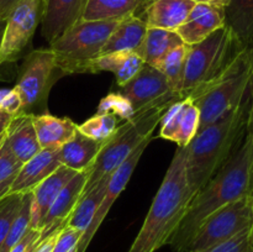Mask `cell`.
Listing matches in <instances>:
<instances>
[{"instance_id":"cell-3","label":"cell","mask_w":253,"mask_h":252,"mask_svg":"<svg viewBox=\"0 0 253 252\" xmlns=\"http://www.w3.org/2000/svg\"><path fill=\"white\" fill-rule=\"evenodd\" d=\"M249 94L231 111L200 130L185 146L187 179L197 194L226 163L246 136Z\"/></svg>"},{"instance_id":"cell-1","label":"cell","mask_w":253,"mask_h":252,"mask_svg":"<svg viewBox=\"0 0 253 252\" xmlns=\"http://www.w3.org/2000/svg\"><path fill=\"white\" fill-rule=\"evenodd\" d=\"M253 167V137L245 136L231 157L193 197L182 222L168 245L175 252H187L195 232L212 212L249 194Z\"/></svg>"},{"instance_id":"cell-20","label":"cell","mask_w":253,"mask_h":252,"mask_svg":"<svg viewBox=\"0 0 253 252\" xmlns=\"http://www.w3.org/2000/svg\"><path fill=\"white\" fill-rule=\"evenodd\" d=\"M145 66L143 59L135 51L116 52L104 54L89 63L86 73L111 72L115 76L118 85L124 86L130 82Z\"/></svg>"},{"instance_id":"cell-15","label":"cell","mask_w":253,"mask_h":252,"mask_svg":"<svg viewBox=\"0 0 253 252\" xmlns=\"http://www.w3.org/2000/svg\"><path fill=\"white\" fill-rule=\"evenodd\" d=\"M59 166V148H42L36 156L22 165L7 194H26L32 192Z\"/></svg>"},{"instance_id":"cell-46","label":"cell","mask_w":253,"mask_h":252,"mask_svg":"<svg viewBox=\"0 0 253 252\" xmlns=\"http://www.w3.org/2000/svg\"><path fill=\"white\" fill-rule=\"evenodd\" d=\"M250 197V199H251L252 202V207H253V167H252V172H251V179H250V187H249V194H247Z\"/></svg>"},{"instance_id":"cell-42","label":"cell","mask_w":253,"mask_h":252,"mask_svg":"<svg viewBox=\"0 0 253 252\" xmlns=\"http://www.w3.org/2000/svg\"><path fill=\"white\" fill-rule=\"evenodd\" d=\"M19 1L20 0H0V17L6 19L7 14Z\"/></svg>"},{"instance_id":"cell-29","label":"cell","mask_w":253,"mask_h":252,"mask_svg":"<svg viewBox=\"0 0 253 252\" xmlns=\"http://www.w3.org/2000/svg\"><path fill=\"white\" fill-rule=\"evenodd\" d=\"M31 199L32 193L29 192L24 194L22 204L17 212L16 217L12 221L7 236L0 247V252H10L31 229Z\"/></svg>"},{"instance_id":"cell-18","label":"cell","mask_w":253,"mask_h":252,"mask_svg":"<svg viewBox=\"0 0 253 252\" xmlns=\"http://www.w3.org/2000/svg\"><path fill=\"white\" fill-rule=\"evenodd\" d=\"M195 6L192 0H152L142 14L148 27L177 31Z\"/></svg>"},{"instance_id":"cell-43","label":"cell","mask_w":253,"mask_h":252,"mask_svg":"<svg viewBox=\"0 0 253 252\" xmlns=\"http://www.w3.org/2000/svg\"><path fill=\"white\" fill-rule=\"evenodd\" d=\"M195 4H208V5H214V6L219 7H226L229 4L230 0H192Z\"/></svg>"},{"instance_id":"cell-2","label":"cell","mask_w":253,"mask_h":252,"mask_svg":"<svg viewBox=\"0 0 253 252\" xmlns=\"http://www.w3.org/2000/svg\"><path fill=\"white\" fill-rule=\"evenodd\" d=\"M185 169V147H178L148 210L142 227L127 252H156L168 245L192 202Z\"/></svg>"},{"instance_id":"cell-41","label":"cell","mask_w":253,"mask_h":252,"mask_svg":"<svg viewBox=\"0 0 253 252\" xmlns=\"http://www.w3.org/2000/svg\"><path fill=\"white\" fill-rule=\"evenodd\" d=\"M14 118V115H11V114L6 113V111L0 109V135H1L2 132H5V131L10 127Z\"/></svg>"},{"instance_id":"cell-6","label":"cell","mask_w":253,"mask_h":252,"mask_svg":"<svg viewBox=\"0 0 253 252\" xmlns=\"http://www.w3.org/2000/svg\"><path fill=\"white\" fill-rule=\"evenodd\" d=\"M229 27L212 32L199 43L188 46L182 95L190 96L216 79L241 51Z\"/></svg>"},{"instance_id":"cell-8","label":"cell","mask_w":253,"mask_h":252,"mask_svg":"<svg viewBox=\"0 0 253 252\" xmlns=\"http://www.w3.org/2000/svg\"><path fill=\"white\" fill-rule=\"evenodd\" d=\"M119 21L79 20L67 30L49 48L54 52L59 68L64 74L86 73L93 59L100 56L101 48Z\"/></svg>"},{"instance_id":"cell-22","label":"cell","mask_w":253,"mask_h":252,"mask_svg":"<svg viewBox=\"0 0 253 252\" xmlns=\"http://www.w3.org/2000/svg\"><path fill=\"white\" fill-rule=\"evenodd\" d=\"M35 131L41 148H61L78 131V125L68 118H57L49 113L32 116Z\"/></svg>"},{"instance_id":"cell-30","label":"cell","mask_w":253,"mask_h":252,"mask_svg":"<svg viewBox=\"0 0 253 252\" xmlns=\"http://www.w3.org/2000/svg\"><path fill=\"white\" fill-rule=\"evenodd\" d=\"M120 126V120L108 114H98L91 116L82 125H78V131L99 142H106Z\"/></svg>"},{"instance_id":"cell-19","label":"cell","mask_w":253,"mask_h":252,"mask_svg":"<svg viewBox=\"0 0 253 252\" xmlns=\"http://www.w3.org/2000/svg\"><path fill=\"white\" fill-rule=\"evenodd\" d=\"M152 0H86L82 20L120 21L128 16L142 17Z\"/></svg>"},{"instance_id":"cell-14","label":"cell","mask_w":253,"mask_h":252,"mask_svg":"<svg viewBox=\"0 0 253 252\" xmlns=\"http://www.w3.org/2000/svg\"><path fill=\"white\" fill-rule=\"evenodd\" d=\"M89 172H78L58 193L51 208L47 211L41 226V240L58 227L66 225L67 219L78 204L88 180Z\"/></svg>"},{"instance_id":"cell-9","label":"cell","mask_w":253,"mask_h":252,"mask_svg":"<svg viewBox=\"0 0 253 252\" xmlns=\"http://www.w3.org/2000/svg\"><path fill=\"white\" fill-rule=\"evenodd\" d=\"M250 226H253V207L249 195H245L209 215L195 232L187 252H208Z\"/></svg>"},{"instance_id":"cell-23","label":"cell","mask_w":253,"mask_h":252,"mask_svg":"<svg viewBox=\"0 0 253 252\" xmlns=\"http://www.w3.org/2000/svg\"><path fill=\"white\" fill-rule=\"evenodd\" d=\"M147 24L140 16H128L120 20L101 48L100 56L116 52L136 51L147 32Z\"/></svg>"},{"instance_id":"cell-16","label":"cell","mask_w":253,"mask_h":252,"mask_svg":"<svg viewBox=\"0 0 253 252\" xmlns=\"http://www.w3.org/2000/svg\"><path fill=\"white\" fill-rule=\"evenodd\" d=\"M225 26L224 7L208 4H195L189 16L182 26L177 29V34L188 46L199 43L203 40Z\"/></svg>"},{"instance_id":"cell-37","label":"cell","mask_w":253,"mask_h":252,"mask_svg":"<svg viewBox=\"0 0 253 252\" xmlns=\"http://www.w3.org/2000/svg\"><path fill=\"white\" fill-rule=\"evenodd\" d=\"M82 236L83 232L66 224L59 230L52 252H77Z\"/></svg>"},{"instance_id":"cell-21","label":"cell","mask_w":253,"mask_h":252,"mask_svg":"<svg viewBox=\"0 0 253 252\" xmlns=\"http://www.w3.org/2000/svg\"><path fill=\"white\" fill-rule=\"evenodd\" d=\"M104 143L77 131L74 137L59 148V162L76 172H89Z\"/></svg>"},{"instance_id":"cell-39","label":"cell","mask_w":253,"mask_h":252,"mask_svg":"<svg viewBox=\"0 0 253 252\" xmlns=\"http://www.w3.org/2000/svg\"><path fill=\"white\" fill-rule=\"evenodd\" d=\"M62 227H58V229H56L54 231H52L51 234L47 235L44 239L40 240V242L37 244V246L32 250V252H52L53 251L54 242H56L57 236H58V232Z\"/></svg>"},{"instance_id":"cell-36","label":"cell","mask_w":253,"mask_h":252,"mask_svg":"<svg viewBox=\"0 0 253 252\" xmlns=\"http://www.w3.org/2000/svg\"><path fill=\"white\" fill-rule=\"evenodd\" d=\"M253 240V226L242 230L231 239L216 245L208 252H244Z\"/></svg>"},{"instance_id":"cell-48","label":"cell","mask_w":253,"mask_h":252,"mask_svg":"<svg viewBox=\"0 0 253 252\" xmlns=\"http://www.w3.org/2000/svg\"><path fill=\"white\" fill-rule=\"evenodd\" d=\"M244 252H253V240H252V242H251V244H250L249 246L246 247V250H245Z\"/></svg>"},{"instance_id":"cell-28","label":"cell","mask_w":253,"mask_h":252,"mask_svg":"<svg viewBox=\"0 0 253 252\" xmlns=\"http://www.w3.org/2000/svg\"><path fill=\"white\" fill-rule=\"evenodd\" d=\"M188 44H180L174 49L168 52L156 66L158 71L162 72L169 83L170 90L174 93L180 94L182 90L183 74H184L185 58H187ZM183 96V95H182Z\"/></svg>"},{"instance_id":"cell-38","label":"cell","mask_w":253,"mask_h":252,"mask_svg":"<svg viewBox=\"0 0 253 252\" xmlns=\"http://www.w3.org/2000/svg\"><path fill=\"white\" fill-rule=\"evenodd\" d=\"M0 109L14 116L19 115L21 110V98L15 86L10 90H0Z\"/></svg>"},{"instance_id":"cell-13","label":"cell","mask_w":253,"mask_h":252,"mask_svg":"<svg viewBox=\"0 0 253 252\" xmlns=\"http://www.w3.org/2000/svg\"><path fill=\"white\" fill-rule=\"evenodd\" d=\"M85 4L86 0H43L41 31L48 44L82 20Z\"/></svg>"},{"instance_id":"cell-47","label":"cell","mask_w":253,"mask_h":252,"mask_svg":"<svg viewBox=\"0 0 253 252\" xmlns=\"http://www.w3.org/2000/svg\"><path fill=\"white\" fill-rule=\"evenodd\" d=\"M6 136H7V130L5 131V132H2L1 135H0V147H1L2 143L5 142V140H6Z\"/></svg>"},{"instance_id":"cell-7","label":"cell","mask_w":253,"mask_h":252,"mask_svg":"<svg viewBox=\"0 0 253 252\" xmlns=\"http://www.w3.org/2000/svg\"><path fill=\"white\" fill-rule=\"evenodd\" d=\"M66 74L57 63L51 48L32 49L24 57L15 89L21 98L17 116H36L48 113V96L53 84Z\"/></svg>"},{"instance_id":"cell-24","label":"cell","mask_w":253,"mask_h":252,"mask_svg":"<svg viewBox=\"0 0 253 252\" xmlns=\"http://www.w3.org/2000/svg\"><path fill=\"white\" fill-rule=\"evenodd\" d=\"M15 157L24 165L42 150L32 124V116H15L5 140Z\"/></svg>"},{"instance_id":"cell-11","label":"cell","mask_w":253,"mask_h":252,"mask_svg":"<svg viewBox=\"0 0 253 252\" xmlns=\"http://www.w3.org/2000/svg\"><path fill=\"white\" fill-rule=\"evenodd\" d=\"M153 140L152 137L147 138V140L143 141L115 170L110 174L108 179V185H106L105 194H104L103 200H101V204L99 207L98 211L94 215V219L91 221L90 226L86 229V231L84 232L83 236H82L81 242H79L78 247H77V252H85L88 246L90 245L91 240H93L94 235L96 234V231L99 230L100 225L103 224L104 219L106 217V215L110 211L111 207H113L114 202L120 197L121 193L124 192V189L126 188L127 183L130 182L131 175H132L133 170L137 167L138 162L141 160V156L143 155L145 150L147 148V146L150 145L151 141Z\"/></svg>"},{"instance_id":"cell-4","label":"cell","mask_w":253,"mask_h":252,"mask_svg":"<svg viewBox=\"0 0 253 252\" xmlns=\"http://www.w3.org/2000/svg\"><path fill=\"white\" fill-rule=\"evenodd\" d=\"M180 94L170 91L161 96L153 103L136 111L128 120L124 121L116 132L104 143L93 167L89 170V177L84 187L83 195L93 189L98 182L108 179L111 173L141 145L145 140L152 137L156 126L160 125L166 110L174 101L183 99Z\"/></svg>"},{"instance_id":"cell-32","label":"cell","mask_w":253,"mask_h":252,"mask_svg":"<svg viewBox=\"0 0 253 252\" xmlns=\"http://www.w3.org/2000/svg\"><path fill=\"white\" fill-rule=\"evenodd\" d=\"M135 109L132 108L130 101L120 93H109L100 100L98 106V114H108L115 116L120 121H126L135 114Z\"/></svg>"},{"instance_id":"cell-25","label":"cell","mask_w":253,"mask_h":252,"mask_svg":"<svg viewBox=\"0 0 253 252\" xmlns=\"http://www.w3.org/2000/svg\"><path fill=\"white\" fill-rule=\"evenodd\" d=\"M224 10L225 26L241 48L253 51V0H230Z\"/></svg>"},{"instance_id":"cell-10","label":"cell","mask_w":253,"mask_h":252,"mask_svg":"<svg viewBox=\"0 0 253 252\" xmlns=\"http://www.w3.org/2000/svg\"><path fill=\"white\" fill-rule=\"evenodd\" d=\"M43 0H20L6 16L4 36L0 46V66L12 63L26 56L41 24Z\"/></svg>"},{"instance_id":"cell-33","label":"cell","mask_w":253,"mask_h":252,"mask_svg":"<svg viewBox=\"0 0 253 252\" xmlns=\"http://www.w3.org/2000/svg\"><path fill=\"white\" fill-rule=\"evenodd\" d=\"M185 105H187V98H183L174 101V103L166 110L165 115L162 116L160 123V137L174 142L175 136H177L178 130H179L180 121H182Z\"/></svg>"},{"instance_id":"cell-12","label":"cell","mask_w":253,"mask_h":252,"mask_svg":"<svg viewBox=\"0 0 253 252\" xmlns=\"http://www.w3.org/2000/svg\"><path fill=\"white\" fill-rule=\"evenodd\" d=\"M170 91L169 83L165 74L156 67L146 63L130 82L120 88V93L130 101L135 111L145 108Z\"/></svg>"},{"instance_id":"cell-44","label":"cell","mask_w":253,"mask_h":252,"mask_svg":"<svg viewBox=\"0 0 253 252\" xmlns=\"http://www.w3.org/2000/svg\"><path fill=\"white\" fill-rule=\"evenodd\" d=\"M12 182H4V183H0V199H1L2 197H5V195L9 193V188L10 185H11Z\"/></svg>"},{"instance_id":"cell-26","label":"cell","mask_w":253,"mask_h":252,"mask_svg":"<svg viewBox=\"0 0 253 252\" xmlns=\"http://www.w3.org/2000/svg\"><path fill=\"white\" fill-rule=\"evenodd\" d=\"M180 44H184V42L182 41L177 31L148 27L142 43L135 52L146 64L156 67L168 52Z\"/></svg>"},{"instance_id":"cell-35","label":"cell","mask_w":253,"mask_h":252,"mask_svg":"<svg viewBox=\"0 0 253 252\" xmlns=\"http://www.w3.org/2000/svg\"><path fill=\"white\" fill-rule=\"evenodd\" d=\"M21 167L22 163L15 157L6 143H2L0 147V183L12 182Z\"/></svg>"},{"instance_id":"cell-31","label":"cell","mask_w":253,"mask_h":252,"mask_svg":"<svg viewBox=\"0 0 253 252\" xmlns=\"http://www.w3.org/2000/svg\"><path fill=\"white\" fill-rule=\"evenodd\" d=\"M200 124V113L198 106L195 105L193 99L187 96V105H185L184 113H183L182 121H180L179 130L175 136L174 142L178 147H185L190 143V141L194 138L198 133Z\"/></svg>"},{"instance_id":"cell-17","label":"cell","mask_w":253,"mask_h":252,"mask_svg":"<svg viewBox=\"0 0 253 252\" xmlns=\"http://www.w3.org/2000/svg\"><path fill=\"white\" fill-rule=\"evenodd\" d=\"M78 172L61 165L34 190L31 199V229L41 231L42 221L62 188Z\"/></svg>"},{"instance_id":"cell-27","label":"cell","mask_w":253,"mask_h":252,"mask_svg":"<svg viewBox=\"0 0 253 252\" xmlns=\"http://www.w3.org/2000/svg\"><path fill=\"white\" fill-rule=\"evenodd\" d=\"M109 179V178H108ZM108 179H103L98 182V184L89 190L85 195L79 199L78 204L71 212L69 217L67 219L66 224L68 226L74 227V229L79 230L84 234L89 226H90L91 221L94 219V215L98 211L99 207L101 204L104 194H105L106 185H108Z\"/></svg>"},{"instance_id":"cell-45","label":"cell","mask_w":253,"mask_h":252,"mask_svg":"<svg viewBox=\"0 0 253 252\" xmlns=\"http://www.w3.org/2000/svg\"><path fill=\"white\" fill-rule=\"evenodd\" d=\"M5 25H6V19H1V17H0V46H1L2 36H4Z\"/></svg>"},{"instance_id":"cell-34","label":"cell","mask_w":253,"mask_h":252,"mask_svg":"<svg viewBox=\"0 0 253 252\" xmlns=\"http://www.w3.org/2000/svg\"><path fill=\"white\" fill-rule=\"evenodd\" d=\"M24 194H6L0 199V247L22 204Z\"/></svg>"},{"instance_id":"cell-40","label":"cell","mask_w":253,"mask_h":252,"mask_svg":"<svg viewBox=\"0 0 253 252\" xmlns=\"http://www.w3.org/2000/svg\"><path fill=\"white\" fill-rule=\"evenodd\" d=\"M246 132L253 137V71H252V78L251 83H250L249 89V110H247V126Z\"/></svg>"},{"instance_id":"cell-5","label":"cell","mask_w":253,"mask_h":252,"mask_svg":"<svg viewBox=\"0 0 253 252\" xmlns=\"http://www.w3.org/2000/svg\"><path fill=\"white\" fill-rule=\"evenodd\" d=\"M253 71V51L241 49L216 79L190 95L200 113V130L236 108L249 94Z\"/></svg>"}]
</instances>
